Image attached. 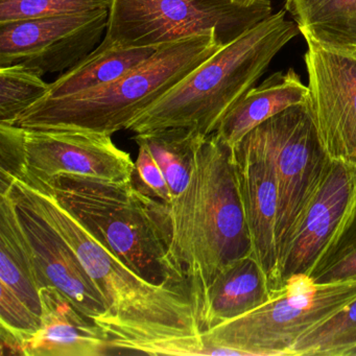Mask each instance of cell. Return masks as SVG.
I'll use <instances>...</instances> for the list:
<instances>
[{
  "mask_svg": "<svg viewBox=\"0 0 356 356\" xmlns=\"http://www.w3.org/2000/svg\"><path fill=\"white\" fill-rule=\"evenodd\" d=\"M138 145V157L135 161L132 181L139 191L149 197L172 204V195L165 176L147 147Z\"/></svg>",
  "mask_w": 356,
  "mask_h": 356,
  "instance_id": "cell-27",
  "label": "cell"
},
{
  "mask_svg": "<svg viewBox=\"0 0 356 356\" xmlns=\"http://www.w3.org/2000/svg\"><path fill=\"white\" fill-rule=\"evenodd\" d=\"M316 282L330 283L356 277V212L330 251L309 275Z\"/></svg>",
  "mask_w": 356,
  "mask_h": 356,
  "instance_id": "cell-25",
  "label": "cell"
},
{
  "mask_svg": "<svg viewBox=\"0 0 356 356\" xmlns=\"http://www.w3.org/2000/svg\"><path fill=\"white\" fill-rule=\"evenodd\" d=\"M356 331V299L300 337L289 356H332L337 346Z\"/></svg>",
  "mask_w": 356,
  "mask_h": 356,
  "instance_id": "cell-23",
  "label": "cell"
},
{
  "mask_svg": "<svg viewBox=\"0 0 356 356\" xmlns=\"http://www.w3.org/2000/svg\"><path fill=\"white\" fill-rule=\"evenodd\" d=\"M76 252L107 307L97 324L116 354L204 355L201 304L184 283L149 282L99 243L51 193L14 179Z\"/></svg>",
  "mask_w": 356,
  "mask_h": 356,
  "instance_id": "cell-1",
  "label": "cell"
},
{
  "mask_svg": "<svg viewBox=\"0 0 356 356\" xmlns=\"http://www.w3.org/2000/svg\"><path fill=\"white\" fill-rule=\"evenodd\" d=\"M277 12L222 47L157 103L135 118L129 131L187 128L216 132L231 108L264 76L274 58L299 35L296 22Z\"/></svg>",
  "mask_w": 356,
  "mask_h": 356,
  "instance_id": "cell-4",
  "label": "cell"
},
{
  "mask_svg": "<svg viewBox=\"0 0 356 356\" xmlns=\"http://www.w3.org/2000/svg\"><path fill=\"white\" fill-rule=\"evenodd\" d=\"M42 76L22 65L0 67V124L15 126L29 108L49 92Z\"/></svg>",
  "mask_w": 356,
  "mask_h": 356,
  "instance_id": "cell-22",
  "label": "cell"
},
{
  "mask_svg": "<svg viewBox=\"0 0 356 356\" xmlns=\"http://www.w3.org/2000/svg\"><path fill=\"white\" fill-rule=\"evenodd\" d=\"M356 299V277L318 283L293 275L259 307L202 332L204 355L289 356L300 337Z\"/></svg>",
  "mask_w": 356,
  "mask_h": 356,
  "instance_id": "cell-6",
  "label": "cell"
},
{
  "mask_svg": "<svg viewBox=\"0 0 356 356\" xmlns=\"http://www.w3.org/2000/svg\"><path fill=\"white\" fill-rule=\"evenodd\" d=\"M349 355H356V331L348 337L345 341H341L332 354V356Z\"/></svg>",
  "mask_w": 356,
  "mask_h": 356,
  "instance_id": "cell-28",
  "label": "cell"
},
{
  "mask_svg": "<svg viewBox=\"0 0 356 356\" xmlns=\"http://www.w3.org/2000/svg\"><path fill=\"white\" fill-rule=\"evenodd\" d=\"M0 195L24 172V136L17 126L0 124Z\"/></svg>",
  "mask_w": 356,
  "mask_h": 356,
  "instance_id": "cell-26",
  "label": "cell"
},
{
  "mask_svg": "<svg viewBox=\"0 0 356 356\" xmlns=\"http://www.w3.org/2000/svg\"><path fill=\"white\" fill-rule=\"evenodd\" d=\"M309 90L293 70L276 72L260 86L250 89L226 114L216 135L231 147L287 108L307 101Z\"/></svg>",
  "mask_w": 356,
  "mask_h": 356,
  "instance_id": "cell-17",
  "label": "cell"
},
{
  "mask_svg": "<svg viewBox=\"0 0 356 356\" xmlns=\"http://www.w3.org/2000/svg\"><path fill=\"white\" fill-rule=\"evenodd\" d=\"M305 40L356 55V0H285Z\"/></svg>",
  "mask_w": 356,
  "mask_h": 356,
  "instance_id": "cell-19",
  "label": "cell"
},
{
  "mask_svg": "<svg viewBox=\"0 0 356 356\" xmlns=\"http://www.w3.org/2000/svg\"><path fill=\"white\" fill-rule=\"evenodd\" d=\"M308 102L325 153L356 168V55L306 40Z\"/></svg>",
  "mask_w": 356,
  "mask_h": 356,
  "instance_id": "cell-10",
  "label": "cell"
},
{
  "mask_svg": "<svg viewBox=\"0 0 356 356\" xmlns=\"http://www.w3.org/2000/svg\"><path fill=\"white\" fill-rule=\"evenodd\" d=\"M0 284L9 287L41 316L40 285L36 266L8 193L0 195Z\"/></svg>",
  "mask_w": 356,
  "mask_h": 356,
  "instance_id": "cell-20",
  "label": "cell"
},
{
  "mask_svg": "<svg viewBox=\"0 0 356 356\" xmlns=\"http://www.w3.org/2000/svg\"><path fill=\"white\" fill-rule=\"evenodd\" d=\"M233 1L238 3V5L247 6V7H249V6H253L255 5V3H259L261 0H233Z\"/></svg>",
  "mask_w": 356,
  "mask_h": 356,
  "instance_id": "cell-29",
  "label": "cell"
},
{
  "mask_svg": "<svg viewBox=\"0 0 356 356\" xmlns=\"http://www.w3.org/2000/svg\"><path fill=\"white\" fill-rule=\"evenodd\" d=\"M170 259L200 302L216 277L253 255L233 147L216 133L202 137L185 191L170 204Z\"/></svg>",
  "mask_w": 356,
  "mask_h": 356,
  "instance_id": "cell-2",
  "label": "cell"
},
{
  "mask_svg": "<svg viewBox=\"0 0 356 356\" xmlns=\"http://www.w3.org/2000/svg\"><path fill=\"white\" fill-rule=\"evenodd\" d=\"M224 45L214 31L162 45L138 67L101 88L63 99H41L15 126L113 135L157 103Z\"/></svg>",
  "mask_w": 356,
  "mask_h": 356,
  "instance_id": "cell-5",
  "label": "cell"
},
{
  "mask_svg": "<svg viewBox=\"0 0 356 356\" xmlns=\"http://www.w3.org/2000/svg\"><path fill=\"white\" fill-rule=\"evenodd\" d=\"M161 47H122L104 37L89 55L49 84L42 99H63L101 88L145 63Z\"/></svg>",
  "mask_w": 356,
  "mask_h": 356,
  "instance_id": "cell-18",
  "label": "cell"
},
{
  "mask_svg": "<svg viewBox=\"0 0 356 356\" xmlns=\"http://www.w3.org/2000/svg\"><path fill=\"white\" fill-rule=\"evenodd\" d=\"M270 282L253 255L245 256L222 270L206 289L202 300V332L238 318L266 303Z\"/></svg>",
  "mask_w": 356,
  "mask_h": 356,
  "instance_id": "cell-16",
  "label": "cell"
},
{
  "mask_svg": "<svg viewBox=\"0 0 356 356\" xmlns=\"http://www.w3.org/2000/svg\"><path fill=\"white\" fill-rule=\"evenodd\" d=\"M109 10V0H0V24Z\"/></svg>",
  "mask_w": 356,
  "mask_h": 356,
  "instance_id": "cell-24",
  "label": "cell"
},
{
  "mask_svg": "<svg viewBox=\"0 0 356 356\" xmlns=\"http://www.w3.org/2000/svg\"><path fill=\"white\" fill-rule=\"evenodd\" d=\"M19 179L51 193L99 243L138 276L156 284L188 285L170 259V204L145 195L132 180L114 182L70 175L49 180L33 177Z\"/></svg>",
  "mask_w": 356,
  "mask_h": 356,
  "instance_id": "cell-3",
  "label": "cell"
},
{
  "mask_svg": "<svg viewBox=\"0 0 356 356\" xmlns=\"http://www.w3.org/2000/svg\"><path fill=\"white\" fill-rule=\"evenodd\" d=\"M22 129V177L49 180L62 175L126 182L132 180L135 162L118 149L111 135L76 130ZM17 178V179H19Z\"/></svg>",
  "mask_w": 356,
  "mask_h": 356,
  "instance_id": "cell-12",
  "label": "cell"
},
{
  "mask_svg": "<svg viewBox=\"0 0 356 356\" xmlns=\"http://www.w3.org/2000/svg\"><path fill=\"white\" fill-rule=\"evenodd\" d=\"M273 15L270 0H109L105 38L122 47H161L214 31L222 45Z\"/></svg>",
  "mask_w": 356,
  "mask_h": 356,
  "instance_id": "cell-7",
  "label": "cell"
},
{
  "mask_svg": "<svg viewBox=\"0 0 356 356\" xmlns=\"http://www.w3.org/2000/svg\"><path fill=\"white\" fill-rule=\"evenodd\" d=\"M202 137L204 135L187 128L161 129L138 133L134 137L135 143L147 147L163 172L172 201L185 191L191 181Z\"/></svg>",
  "mask_w": 356,
  "mask_h": 356,
  "instance_id": "cell-21",
  "label": "cell"
},
{
  "mask_svg": "<svg viewBox=\"0 0 356 356\" xmlns=\"http://www.w3.org/2000/svg\"><path fill=\"white\" fill-rule=\"evenodd\" d=\"M233 153L253 256L268 276L270 289H278L279 195L274 161L255 129L233 147Z\"/></svg>",
  "mask_w": 356,
  "mask_h": 356,
  "instance_id": "cell-14",
  "label": "cell"
},
{
  "mask_svg": "<svg viewBox=\"0 0 356 356\" xmlns=\"http://www.w3.org/2000/svg\"><path fill=\"white\" fill-rule=\"evenodd\" d=\"M356 212V168L329 159L300 218L279 266V286L293 275L312 274Z\"/></svg>",
  "mask_w": 356,
  "mask_h": 356,
  "instance_id": "cell-11",
  "label": "cell"
},
{
  "mask_svg": "<svg viewBox=\"0 0 356 356\" xmlns=\"http://www.w3.org/2000/svg\"><path fill=\"white\" fill-rule=\"evenodd\" d=\"M41 327L24 345V356H104L116 354L109 335L81 314L57 289H40Z\"/></svg>",
  "mask_w": 356,
  "mask_h": 356,
  "instance_id": "cell-15",
  "label": "cell"
},
{
  "mask_svg": "<svg viewBox=\"0 0 356 356\" xmlns=\"http://www.w3.org/2000/svg\"><path fill=\"white\" fill-rule=\"evenodd\" d=\"M109 10L0 24V67L65 72L103 41Z\"/></svg>",
  "mask_w": 356,
  "mask_h": 356,
  "instance_id": "cell-9",
  "label": "cell"
},
{
  "mask_svg": "<svg viewBox=\"0 0 356 356\" xmlns=\"http://www.w3.org/2000/svg\"><path fill=\"white\" fill-rule=\"evenodd\" d=\"M16 220L32 254L40 289L53 286L95 323L107 312L103 296L61 233L35 207L16 182L7 193ZM3 195V193H1Z\"/></svg>",
  "mask_w": 356,
  "mask_h": 356,
  "instance_id": "cell-13",
  "label": "cell"
},
{
  "mask_svg": "<svg viewBox=\"0 0 356 356\" xmlns=\"http://www.w3.org/2000/svg\"><path fill=\"white\" fill-rule=\"evenodd\" d=\"M255 130L272 156L278 184L279 278V266L287 243L320 183L329 158L318 138L308 99L273 116Z\"/></svg>",
  "mask_w": 356,
  "mask_h": 356,
  "instance_id": "cell-8",
  "label": "cell"
}]
</instances>
